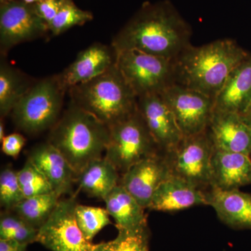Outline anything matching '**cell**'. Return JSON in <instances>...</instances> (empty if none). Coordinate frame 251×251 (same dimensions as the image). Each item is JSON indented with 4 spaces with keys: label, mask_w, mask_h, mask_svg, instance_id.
<instances>
[{
    "label": "cell",
    "mask_w": 251,
    "mask_h": 251,
    "mask_svg": "<svg viewBox=\"0 0 251 251\" xmlns=\"http://www.w3.org/2000/svg\"><path fill=\"white\" fill-rule=\"evenodd\" d=\"M191 26L168 0L144 3L112 39L116 53L136 50L175 59L191 46Z\"/></svg>",
    "instance_id": "6da1fadb"
},
{
    "label": "cell",
    "mask_w": 251,
    "mask_h": 251,
    "mask_svg": "<svg viewBox=\"0 0 251 251\" xmlns=\"http://www.w3.org/2000/svg\"><path fill=\"white\" fill-rule=\"evenodd\" d=\"M249 54L229 39L189 46L175 59V84L215 100L230 73Z\"/></svg>",
    "instance_id": "7a4b0ae2"
},
{
    "label": "cell",
    "mask_w": 251,
    "mask_h": 251,
    "mask_svg": "<svg viewBox=\"0 0 251 251\" xmlns=\"http://www.w3.org/2000/svg\"><path fill=\"white\" fill-rule=\"evenodd\" d=\"M108 126L71 101L50 132L55 147L78 175L88 163L102 157L109 142Z\"/></svg>",
    "instance_id": "3957f363"
},
{
    "label": "cell",
    "mask_w": 251,
    "mask_h": 251,
    "mask_svg": "<svg viewBox=\"0 0 251 251\" xmlns=\"http://www.w3.org/2000/svg\"><path fill=\"white\" fill-rule=\"evenodd\" d=\"M71 101L110 126L138 108L136 97L116 64L101 75L69 90Z\"/></svg>",
    "instance_id": "277c9868"
},
{
    "label": "cell",
    "mask_w": 251,
    "mask_h": 251,
    "mask_svg": "<svg viewBox=\"0 0 251 251\" xmlns=\"http://www.w3.org/2000/svg\"><path fill=\"white\" fill-rule=\"evenodd\" d=\"M67 92L58 74L36 81L11 112L15 125L30 135L51 129L60 118Z\"/></svg>",
    "instance_id": "5b68a950"
},
{
    "label": "cell",
    "mask_w": 251,
    "mask_h": 251,
    "mask_svg": "<svg viewBox=\"0 0 251 251\" xmlns=\"http://www.w3.org/2000/svg\"><path fill=\"white\" fill-rule=\"evenodd\" d=\"M110 137L105 157L120 173L160 151L138 108L109 126Z\"/></svg>",
    "instance_id": "8992f818"
},
{
    "label": "cell",
    "mask_w": 251,
    "mask_h": 251,
    "mask_svg": "<svg viewBox=\"0 0 251 251\" xmlns=\"http://www.w3.org/2000/svg\"><path fill=\"white\" fill-rule=\"evenodd\" d=\"M116 65L136 97L161 94L175 84V59L136 50L117 52Z\"/></svg>",
    "instance_id": "52a82bcc"
},
{
    "label": "cell",
    "mask_w": 251,
    "mask_h": 251,
    "mask_svg": "<svg viewBox=\"0 0 251 251\" xmlns=\"http://www.w3.org/2000/svg\"><path fill=\"white\" fill-rule=\"evenodd\" d=\"M211 152L212 145L206 130L198 134L183 137L165 154L173 176L206 192L211 188Z\"/></svg>",
    "instance_id": "ba28073f"
},
{
    "label": "cell",
    "mask_w": 251,
    "mask_h": 251,
    "mask_svg": "<svg viewBox=\"0 0 251 251\" xmlns=\"http://www.w3.org/2000/svg\"><path fill=\"white\" fill-rule=\"evenodd\" d=\"M75 196L60 199L52 215L38 232L36 242L51 251H92L75 219Z\"/></svg>",
    "instance_id": "9c48e42d"
},
{
    "label": "cell",
    "mask_w": 251,
    "mask_h": 251,
    "mask_svg": "<svg viewBox=\"0 0 251 251\" xmlns=\"http://www.w3.org/2000/svg\"><path fill=\"white\" fill-rule=\"evenodd\" d=\"M49 25L36 13L34 4L22 0L0 4V52L6 57L14 46L44 37Z\"/></svg>",
    "instance_id": "30bf717a"
},
{
    "label": "cell",
    "mask_w": 251,
    "mask_h": 251,
    "mask_svg": "<svg viewBox=\"0 0 251 251\" xmlns=\"http://www.w3.org/2000/svg\"><path fill=\"white\" fill-rule=\"evenodd\" d=\"M161 94L173 112L183 136L205 131L214 112V99L177 84Z\"/></svg>",
    "instance_id": "8fae6325"
},
{
    "label": "cell",
    "mask_w": 251,
    "mask_h": 251,
    "mask_svg": "<svg viewBox=\"0 0 251 251\" xmlns=\"http://www.w3.org/2000/svg\"><path fill=\"white\" fill-rule=\"evenodd\" d=\"M171 175L166 154L158 151L130 167L122 174L120 184L148 209L156 190Z\"/></svg>",
    "instance_id": "7c38bea8"
},
{
    "label": "cell",
    "mask_w": 251,
    "mask_h": 251,
    "mask_svg": "<svg viewBox=\"0 0 251 251\" xmlns=\"http://www.w3.org/2000/svg\"><path fill=\"white\" fill-rule=\"evenodd\" d=\"M138 110L162 152L174 148L182 139L174 115L161 94L138 97Z\"/></svg>",
    "instance_id": "4fadbf2b"
},
{
    "label": "cell",
    "mask_w": 251,
    "mask_h": 251,
    "mask_svg": "<svg viewBox=\"0 0 251 251\" xmlns=\"http://www.w3.org/2000/svg\"><path fill=\"white\" fill-rule=\"evenodd\" d=\"M213 148L251 155V130L239 114L214 110L206 128Z\"/></svg>",
    "instance_id": "5bb4252c"
},
{
    "label": "cell",
    "mask_w": 251,
    "mask_h": 251,
    "mask_svg": "<svg viewBox=\"0 0 251 251\" xmlns=\"http://www.w3.org/2000/svg\"><path fill=\"white\" fill-rule=\"evenodd\" d=\"M117 54L112 46L95 43L80 51L70 65L58 74L67 91L101 75L116 64Z\"/></svg>",
    "instance_id": "9a60e30c"
},
{
    "label": "cell",
    "mask_w": 251,
    "mask_h": 251,
    "mask_svg": "<svg viewBox=\"0 0 251 251\" xmlns=\"http://www.w3.org/2000/svg\"><path fill=\"white\" fill-rule=\"evenodd\" d=\"M29 160L45 176L52 192L59 196L72 193L77 175L62 153L49 141L31 149Z\"/></svg>",
    "instance_id": "2e32d148"
},
{
    "label": "cell",
    "mask_w": 251,
    "mask_h": 251,
    "mask_svg": "<svg viewBox=\"0 0 251 251\" xmlns=\"http://www.w3.org/2000/svg\"><path fill=\"white\" fill-rule=\"evenodd\" d=\"M251 185V157L213 148L211 158V187L239 189Z\"/></svg>",
    "instance_id": "e0dca14e"
},
{
    "label": "cell",
    "mask_w": 251,
    "mask_h": 251,
    "mask_svg": "<svg viewBox=\"0 0 251 251\" xmlns=\"http://www.w3.org/2000/svg\"><path fill=\"white\" fill-rule=\"evenodd\" d=\"M206 203L225 224L239 229H251V194L239 189L211 187L206 191Z\"/></svg>",
    "instance_id": "ac0fdd59"
},
{
    "label": "cell",
    "mask_w": 251,
    "mask_h": 251,
    "mask_svg": "<svg viewBox=\"0 0 251 251\" xmlns=\"http://www.w3.org/2000/svg\"><path fill=\"white\" fill-rule=\"evenodd\" d=\"M200 205H207L206 193L171 175L156 190L148 209L171 212Z\"/></svg>",
    "instance_id": "d6986e66"
},
{
    "label": "cell",
    "mask_w": 251,
    "mask_h": 251,
    "mask_svg": "<svg viewBox=\"0 0 251 251\" xmlns=\"http://www.w3.org/2000/svg\"><path fill=\"white\" fill-rule=\"evenodd\" d=\"M251 103V54L234 68L214 100V110L242 114Z\"/></svg>",
    "instance_id": "ffe728a7"
},
{
    "label": "cell",
    "mask_w": 251,
    "mask_h": 251,
    "mask_svg": "<svg viewBox=\"0 0 251 251\" xmlns=\"http://www.w3.org/2000/svg\"><path fill=\"white\" fill-rule=\"evenodd\" d=\"M103 200L117 229L137 230L148 227L145 208L121 184L117 185Z\"/></svg>",
    "instance_id": "44dd1931"
},
{
    "label": "cell",
    "mask_w": 251,
    "mask_h": 251,
    "mask_svg": "<svg viewBox=\"0 0 251 251\" xmlns=\"http://www.w3.org/2000/svg\"><path fill=\"white\" fill-rule=\"evenodd\" d=\"M81 191L91 197L103 199L120 184V172L105 156L94 159L77 176Z\"/></svg>",
    "instance_id": "7402d4cb"
},
{
    "label": "cell",
    "mask_w": 251,
    "mask_h": 251,
    "mask_svg": "<svg viewBox=\"0 0 251 251\" xmlns=\"http://www.w3.org/2000/svg\"><path fill=\"white\" fill-rule=\"evenodd\" d=\"M34 82L17 68L11 65L5 56L0 61V116L11 113L18 102Z\"/></svg>",
    "instance_id": "603a6c76"
},
{
    "label": "cell",
    "mask_w": 251,
    "mask_h": 251,
    "mask_svg": "<svg viewBox=\"0 0 251 251\" xmlns=\"http://www.w3.org/2000/svg\"><path fill=\"white\" fill-rule=\"evenodd\" d=\"M60 198L57 193L52 192L25 198L13 211L39 230L52 215Z\"/></svg>",
    "instance_id": "cb8c5ba5"
},
{
    "label": "cell",
    "mask_w": 251,
    "mask_h": 251,
    "mask_svg": "<svg viewBox=\"0 0 251 251\" xmlns=\"http://www.w3.org/2000/svg\"><path fill=\"white\" fill-rule=\"evenodd\" d=\"M37 229L14 211H4L0 216V239H11L23 244L36 242Z\"/></svg>",
    "instance_id": "d4e9b609"
},
{
    "label": "cell",
    "mask_w": 251,
    "mask_h": 251,
    "mask_svg": "<svg viewBox=\"0 0 251 251\" xmlns=\"http://www.w3.org/2000/svg\"><path fill=\"white\" fill-rule=\"evenodd\" d=\"M92 251H149V229H118L117 237L110 242L94 244Z\"/></svg>",
    "instance_id": "484cf974"
},
{
    "label": "cell",
    "mask_w": 251,
    "mask_h": 251,
    "mask_svg": "<svg viewBox=\"0 0 251 251\" xmlns=\"http://www.w3.org/2000/svg\"><path fill=\"white\" fill-rule=\"evenodd\" d=\"M90 11L77 7L73 0H63L57 16L49 25L52 35L58 36L75 26H82L93 20Z\"/></svg>",
    "instance_id": "4316f807"
},
{
    "label": "cell",
    "mask_w": 251,
    "mask_h": 251,
    "mask_svg": "<svg viewBox=\"0 0 251 251\" xmlns=\"http://www.w3.org/2000/svg\"><path fill=\"white\" fill-rule=\"evenodd\" d=\"M108 211L103 208L77 204L75 219L84 237L89 242L104 228L111 224Z\"/></svg>",
    "instance_id": "83f0119b"
},
{
    "label": "cell",
    "mask_w": 251,
    "mask_h": 251,
    "mask_svg": "<svg viewBox=\"0 0 251 251\" xmlns=\"http://www.w3.org/2000/svg\"><path fill=\"white\" fill-rule=\"evenodd\" d=\"M17 174L25 198L52 193L50 185L45 176L29 158H27L24 166L17 172Z\"/></svg>",
    "instance_id": "f1b7e54d"
},
{
    "label": "cell",
    "mask_w": 251,
    "mask_h": 251,
    "mask_svg": "<svg viewBox=\"0 0 251 251\" xmlns=\"http://www.w3.org/2000/svg\"><path fill=\"white\" fill-rule=\"evenodd\" d=\"M17 172L6 166L0 173V205L4 211H13L25 199Z\"/></svg>",
    "instance_id": "f546056e"
},
{
    "label": "cell",
    "mask_w": 251,
    "mask_h": 251,
    "mask_svg": "<svg viewBox=\"0 0 251 251\" xmlns=\"http://www.w3.org/2000/svg\"><path fill=\"white\" fill-rule=\"evenodd\" d=\"M26 143V139L19 133L6 135L1 141V150L5 154L12 158H17Z\"/></svg>",
    "instance_id": "4dcf8cb0"
},
{
    "label": "cell",
    "mask_w": 251,
    "mask_h": 251,
    "mask_svg": "<svg viewBox=\"0 0 251 251\" xmlns=\"http://www.w3.org/2000/svg\"><path fill=\"white\" fill-rule=\"evenodd\" d=\"M62 2L63 0H41L34 5L36 13L49 25L57 16Z\"/></svg>",
    "instance_id": "1f68e13d"
},
{
    "label": "cell",
    "mask_w": 251,
    "mask_h": 251,
    "mask_svg": "<svg viewBox=\"0 0 251 251\" xmlns=\"http://www.w3.org/2000/svg\"><path fill=\"white\" fill-rule=\"evenodd\" d=\"M27 244L11 239H0V251H26Z\"/></svg>",
    "instance_id": "d6a6232c"
},
{
    "label": "cell",
    "mask_w": 251,
    "mask_h": 251,
    "mask_svg": "<svg viewBox=\"0 0 251 251\" xmlns=\"http://www.w3.org/2000/svg\"><path fill=\"white\" fill-rule=\"evenodd\" d=\"M240 115L251 130V103L248 107L247 110L243 112L242 114H241Z\"/></svg>",
    "instance_id": "836d02e7"
},
{
    "label": "cell",
    "mask_w": 251,
    "mask_h": 251,
    "mask_svg": "<svg viewBox=\"0 0 251 251\" xmlns=\"http://www.w3.org/2000/svg\"><path fill=\"white\" fill-rule=\"evenodd\" d=\"M2 120L3 119L1 118V121H0V142L1 143L3 139H4V137L6 136L5 135L4 123Z\"/></svg>",
    "instance_id": "e575fe53"
},
{
    "label": "cell",
    "mask_w": 251,
    "mask_h": 251,
    "mask_svg": "<svg viewBox=\"0 0 251 251\" xmlns=\"http://www.w3.org/2000/svg\"><path fill=\"white\" fill-rule=\"evenodd\" d=\"M22 1L28 4H34L39 2L41 0H22Z\"/></svg>",
    "instance_id": "d590c367"
},
{
    "label": "cell",
    "mask_w": 251,
    "mask_h": 251,
    "mask_svg": "<svg viewBox=\"0 0 251 251\" xmlns=\"http://www.w3.org/2000/svg\"><path fill=\"white\" fill-rule=\"evenodd\" d=\"M11 1H13V0H0V4H4V3L9 2Z\"/></svg>",
    "instance_id": "8d00e7d4"
},
{
    "label": "cell",
    "mask_w": 251,
    "mask_h": 251,
    "mask_svg": "<svg viewBox=\"0 0 251 251\" xmlns=\"http://www.w3.org/2000/svg\"></svg>",
    "instance_id": "74e56055"
}]
</instances>
